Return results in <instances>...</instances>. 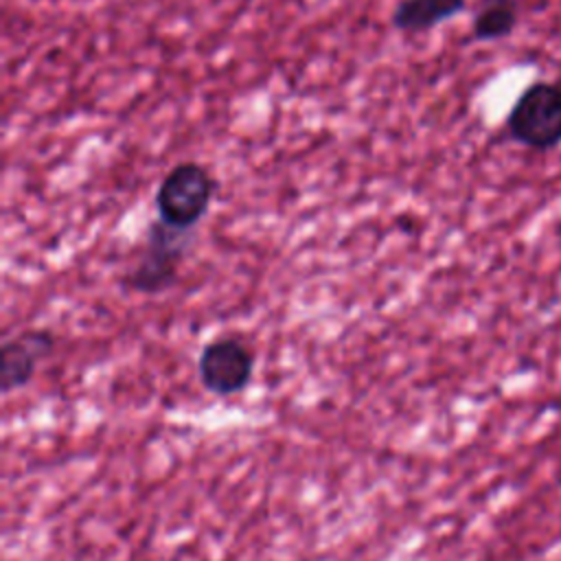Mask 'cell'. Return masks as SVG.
Here are the masks:
<instances>
[{
    "instance_id": "obj_1",
    "label": "cell",
    "mask_w": 561,
    "mask_h": 561,
    "mask_svg": "<svg viewBox=\"0 0 561 561\" xmlns=\"http://www.w3.org/2000/svg\"><path fill=\"white\" fill-rule=\"evenodd\" d=\"M504 129L508 140L535 153L561 147V83L548 79L528 83L513 101Z\"/></svg>"
},
{
    "instance_id": "obj_2",
    "label": "cell",
    "mask_w": 561,
    "mask_h": 561,
    "mask_svg": "<svg viewBox=\"0 0 561 561\" xmlns=\"http://www.w3.org/2000/svg\"><path fill=\"white\" fill-rule=\"evenodd\" d=\"M193 239L195 230H180L160 219L149 221L138 261L123 276L121 285L142 296H156L171 289Z\"/></svg>"
},
{
    "instance_id": "obj_3",
    "label": "cell",
    "mask_w": 561,
    "mask_h": 561,
    "mask_svg": "<svg viewBox=\"0 0 561 561\" xmlns=\"http://www.w3.org/2000/svg\"><path fill=\"white\" fill-rule=\"evenodd\" d=\"M215 193L217 180L204 164L193 160L178 162L158 184V219L180 230H195L208 215Z\"/></svg>"
},
{
    "instance_id": "obj_4",
    "label": "cell",
    "mask_w": 561,
    "mask_h": 561,
    "mask_svg": "<svg viewBox=\"0 0 561 561\" xmlns=\"http://www.w3.org/2000/svg\"><path fill=\"white\" fill-rule=\"evenodd\" d=\"M254 351L234 335L206 342L197 357V377L206 392L232 397L243 392L254 375Z\"/></svg>"
},
{
    "instance_id": "obj_5",
    "label": "cell",
    "mask_w": 561,
    "mask_h": 561,
    "mask_svg": "<svg viewBox=\"0 0 561 561\" xmlns=\"http://www.w3.org/2000/svg\"><path fill=\"white\" fill-rule=\"evenodd\" d=\"M53 346L55 335L46 329H31L7 340L0 353L2 394H11L13 390L24 388L33 379L37 364L50 355Z\"/></svg>"
},
{
    "instance_id": "obj_6",
    "label": "cell",
    "mask_w": 561,
    "mask_h": 561,
    "mask_svg": "<svg viewBox=\"0 0 561 561\" xmlns=\"http://www.w3.org/2000/svg\"><path fill=\"white\" fill-rule=\"evenodd\" d=\"M467 0H399L390 22L401 33H427L434 26L458 18Z\"/></svg>"
},
{
    "instance_id": "obj_7",
    "label": "cell",
    "mask_w": 561,
    "mask_h": 561,
    "mask_svg": "<svg viewBox=\"0 0 561 561\" xmlns=\"http://www.w3.org/2000/svg\"><path fill=\"white\" fill-rule=\"evenodd\" d=\"M519 24L517 0H480L471 18V37L476 42H500L511 37Z\"/></svg>"
}]
</instances>
